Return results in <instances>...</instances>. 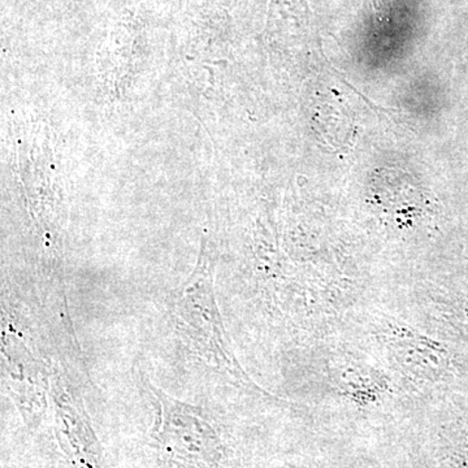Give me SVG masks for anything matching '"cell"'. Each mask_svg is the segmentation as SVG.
I'll return each instance as SVG.
<instances>
[{
    "label": "cell",
    "instance_id": "obj_1",
    "mask_svg": "<svg viewBox=\"0 0 468 468\" xmlns=\"http://www.w3.org/2000/svg\"><path fill=\"white\" fill-rule=\"evenodd\" d=\"M458 468H468V452L463 455V460H462Z\"/></svg>",
    "mask_w": 468,
    "mask_h": 468
}]
</instances>
